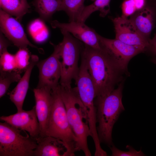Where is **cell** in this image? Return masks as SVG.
Listing matches in <instances>:
<instances>
[{
    "instance_id": "cell-25",
    "label": "cell",
    "mask_w": 156,
    "mask_h": 156,
    "mask_svg": "<svg viewBox=\"0 0 156 156\" xmlns=\"http://www.w3.org/2000/svg\"><path fill=\"white\" fill-rule=\"evenodd\" d=\"M111 151L112 156H142L145 155L142 151L141 149L138 151L130 145L126 146L129 151H123L117 148L113 144L109 146Z\"/></svg>"
},
{
    "instance_id": "cell-6",
    "label": "cell",
    "mask_w": 156,
    "mask_h": 156,
    "mask_svg": "<svg viewBox=\"0 0 156 156\" xmlns=\"http://www.w3.org/2000/svg\"><path fill=\"white\" fill-rule=\"evenodd\" d=\"M7 123H0V156H33L36 140Z\"/></svg>"
},
{
    "instance_id": "cell-1",
    "label": "cell",
    "mask_w": 156,
    "mask_h": 156,
    "mask_svg": "<svg viewBox=\"0 0 156 156\" xmlns=\"http://www.w3.org/2000/svg\"><path fill=\"white\" fill-rule=\"evenodd\" d=\"M81 53L94 85L95 98L109 94L120 81L123 73L102 47L95 49L84 44Z\"/></svg>"
},
{
    "instance_id": "cell-5",
    "label": "cell",
    "mask_w": 156,
    "mask_h": 156,
    "mask_svg": "<svg viewBox=\"0 0 156 156\" xmlns=\"http://www.w3.org/2000/svg\"><path fill=\"white\" fill-rule=\"evenodd\" d=\"M60 30L63 38L60 42L59 60L61 76L59 83L63 87H70L72 80L75 81L79 73L78 61L83 45L69 32Z\"/></svg>"
},
{
    "instance_id": "cell-20",
    "label": "cell",
    "mask_w": 156,
    "mask_h": 156,
    "mask_svg": "<svg viewBox=\"0 0 156 156\" xmlns=\"http://www.w3.org/2000/svg\"><path fill=\"white\" fill-rule=\"evenodd\" d=\"M111 0H95L90 5L85 6L77 22L84 23L93 12L99 11L101 16L104 17L110 11L109 3Z\"/></svg>"
},
{
    "instance_id": "cell-18",
    "label": "cell",
    "mask_w": 156,
    "mask_h": 156,
    "mask_svg": "<svg viewBox=\"0 0 156 156\" xmlns=\"http://www.w3.org/2000/svg\"><path fill=\"white\" fill-rule=\"evenodd\" d=\"M1 9L19 21L29 11L30 7L27 0H0Z\"/></svg>"
},
{
    "instance_id": "cell-3",
    "label": "cell",
    "mask_w": 156,
    "mask_h": 156,
    "mask_svg": "<svg viewBox=\"0 0 156 156\" xmlns=\"http://www.w3.org/2000/svg\"><path fill=\"white\" fill-rule=\"evenodd\" d=\"M122 82L107 95L96 97L97 130L101 143L109 146L113 144V126L121 113L125 110L122 102Z\"/></svg>"
},
{
    "instance_id": "cell-13",
    "label": "cell",
    "mask_w": 156,
    "mask_h": 156,
    "mask_svg": "<svg viewBox=\"0 0 156 156\" xmlns=\"http://www.w3.org/2000/svg\"><path fill=\"white\" fill-rule=\"evenodd\" d=\"M0 119L16 129L27 132L35 140L40 136V126L35 106L30 110H23L13 114L3 116Z\"/></svg>"
},
{
    "instance_id": "cell-2",
    "label": "cell",
    "mask_w": 156,
    "mask_h": 156,
    "mask_svg": "<svg viewBox=\"0 0 156 156\" xmlns=\"http://www.w3.org/2000/svg\"><path fill=\"white\" fill-rule=\"evenodd\" d=\"M60 89L68 121L76 138V151H83L86 156H91L87 142L90 136L87 116L76 87H64L60 85Z\"/></svg>"
},
{
    "instance_id": "cell-10",
    "label": "cell",
    "mask_w": 156,
    "mask_h": 156,
    "mask_svg": "<svg viewBox=\"0 0 156 156\" xmlns=\"http://www.w3.org/2000/svg\"><path fill=\"white\" fill-rule=\"evenodd\" d=\"M111 20L114 27L115 38L127 44L138 47L144 52L147 50L150 40L145 38L140 33L129 19L122 15Z\"/></svg>"
},
{
    "instance_id": "cell-30",
    "label": "cell",
    "mask_w": 156,
    "mask_h": 156,
    "mask_svg": "<svg viewBox=\"0 0 156 156\" xmlns=\"http://www.w3.org/2000/svg\"><path fill=\"white\" fill-rule=\"evenodd\" d=\"M151 3L156 7V0H150Z\"/></svg>"
},
{
    "instance_id": "cell-7",
    "label": "cell",
    "mask_w": 156,
    "mask_h": 156,
    "mask_svg": "<svg viewBox=\"0 0 156 156\" xmlns=\"http://www.w3.org/2000/svg\"><path fill=\"white\" fill-rule=\"evenodd\" d=\"M75 81L79 95L85 109L88 123L90 125H95L96 123L95 88L86 61L82 57L79 73Z\"/></svg>"
},
{
    "instance_id": "cell-27",
    "label": "cell",
    "mask_w": 156,
    "mask_h": 156,
    "mask_svg": "<svg viewBox=\"0 0 156 156\" xmlns=\"http://www.w3.org/2000/svg\"><path fill=\"white\" fill-rule=\"evenodd\" d=\"M10 45V43L5 38L3 34L0 31V55L7 51V48Z\"/></svg>"
},
{
    "instance_id": "cell-15",
    "label": "cell",
    "mask_w": 156,
    "mask_h": 156,
    "mask_svg": "<svg viewBox=\"0 0 156 156\" xmlns=\"http://www.w3.org/2000/svg\"><path fill=\"white\" fill-rule=\"evenodd\" d=\"M129 19L140 33L150 40L149 36L156 20V7L150 3L136 11L131 16Z\"/></svg>"
},
{
    "instance_id": "cell-23",
    "label": "cell",
    "mask_w": 156,
    "mask_h": 156,
    "mask_svg": "<svg viewBox=\"0 0 156 156\" xmlns=\"http://www.w3.org/2000/svg\"><path fill=\"white\" fill-rule=\"evenodd\" d=\"M0 56V71L10 72L16 70L14 55L6 51Z\"/></svg>"
},
{
    "instance_id": "cell-31",
    "label": "cell",
    "mask_w": 156,
    "mask_h": 156,
    "mask_svg": "<svg viewBox=\"0 0 156 156\" xmlns=\"http://www.w3.org/2000/svg\"><path fill=\"white\" fill-rule=\"evenodd\" d=\"M152 61L154 64H156V58L153 59L152 60Z\"/></svg>"
},
{
    "instance_id": "cell-14",
    "label": "cell",
    "mask_w": 156,
    "mask_h": 156,
    "mask_svg": "<svg viewBox=\"0 0 156 156\" xmlns=\"http://www.w3.org/2000/svg\"><path fill=\"white\" fill-rule=\"evenodd\" d=\"M35 100L36 111L39 123L40 136H46L51 108L52 89L47 88L36 87L33 90Z\"/></svg>"
},
{
    "instance_id": "cell-8",
    "label": "cell",
    "mask_w": 156,
    "mask_h": 156,
    "mask_svg": "<svg viewBox=\"0 0 156 156\" xmlns=\"http://www.w3.org/2000/svg\"><path fill=\"white\" fill-rule=\"evenodd\" d=\"M54 47L53 53L46 59L36 64L39 71V81L37 87L47 88L53 89L59 85L61 76L59 63L61 45L52 44Z\"/></svg>"
},
{
    "instance_id": "cell-16",
    "label": "cell",
    "mask_w": 156,
    "mask_h": 156,
    "mask_svg": "<svg viewBox=\"0 0 156 156\" xmlns=\"http://www.w3.org/2000/svg\"><path fill=\"white\" fill-rule=\"evenodd\" d=\"M36 140L37 146L33 156H70L65 143L57 138L47 136Z\"/></svg>"
},
{
    "instance_id": "cell-17",
    "label": "cell",
    "mask_w": 156,
    "mask_h": 156,
    "mask_svg": "<svg viewBox=\"0 0 156 156\" xmlns=\"http://www.w3.org/2000/svg\"><path fill=\"white\" fill-rule=\"evenodd\" d=\"M38 62V57L32 56L23 75L16 86L9 93L10 99L16 107L17 112L23 110V105L29 88L31 72L33 67Z\"/></svg>"
},
{
    "instance_id": "cell-11",
    "label": "cell",
    "mask_w": 156,
    "mask_h": 156,
    "mask_svg": "<svg viewBox=\"0 0 156 156\" xmlns=\"http://www.w3.org/2000/svg\"><path fill=\"white\" fill-rule=\"evenodd\" d=\"M19 22L0 8V31L19 48H27L28 46L37 48L28 40Z\"/></svg>"
},
{
    "instance_id": "cell-26",
    "label": "cell",
    "mask_w": 156,
    "mask_h": 156,
    "mask_svg": "<svg viewBox=\"0 0 156 156\" xmlns=\"http://www.w3.org/2000/svg\"><path fill=\"white\" fill-rule=\"evenodd\" d=\"M122 15L127 17L131 16L136 11L133 0H125L122 6Z\"/></svg>"
},
{
    "instance_id": "cell-4",
    "label": "cell",
    "mask_w": 156,
    "mask_h": 156,
    "mask_svg": "<svg viewBox=\"0 0 156 156\" xmlns=\"http://www.w3.org/2000/svg\"><path fill=\"white\" fill-rule=\"evenodd\" d=\"M51 108L46 133L62 140L67 146L70 156L76 152V139L70 125L66 108L61 96L60 84L52 89Z\"/></svg>"
},
{
    "instance_id": "cell-22",
    "label": "cell",
    "mask_w": 156,
    "mask_h": 156,
    "mask_svg": "<svg viewBox=\"0 0 156 156\" xmlns=\"http://www.w3.org/2000/svg\"><path fill=\"white\" fill-rule=\"evenodd\" d=\"M21 78L20 73L17 70L10 72L0 71V98L5 94L11 83L18 81Z\"/></svg>"
},
{
    "instance_id": "cell-32",
    "label": "cell",
    "mask_w": 156,
    "mask_h": 156,
    "mask_svg": "<svg viewBox=\"0 0 156 156\" xmlns=\"http://www.w3.org/2000/svg\"><path fill=\"white\" fill-rule=\"evenodd\" d=\"M91 0L94 1L95 0Z\"/></svg>"
},
{
    "instance_id": "cell-24",
    "label": "cell",
    "mask_w": 156,
    "mask_h": 156,
    "mask_svg": "<svg viewBox=\"0 0 156 156\" xmlns=\"http://www.w3.org/2000/svg\"><path fill=\"white\" fill-rule=\"evenodd\" d=\"M14 55L17 69L19 70L26 69L30 61L29 54L27 48H19Z\"/></svg>"
},
{
    "instance_id": "cell-21",
    "label": "cell",
    "mask_w": 156,
    "mask_h": 156,
    "mask_svg": "<svg viewBox=\"0 0 156 156\" xmlns=\"http://www.w3.org/2000/svg\"><path fill=\"white\" fill-rule=\"evenodd\" d=\"M85 0H62L60 11L65 12L69 22L77 21L83 10Z\"/></svg>"
},
{
    "instance_id": "cell-28",
    "label": "cell",
    "mask_w": 156,
    "mask_h": 156,
    "mask_svg": "<svg viewBox=\"0 0 156 156\" xmlns=\"http://www.w3.org/2000/svg\"><path fill=\"white\" fill-rule=\"evenodd\" d=\"M147 50L149 51L153 55H156V33L153 38L149 40Z\"/></svg>"
},
{
    "instance_id": "cell-12",
    "label": "cell",
    "mask_w": 156,
    "mask_h": 156,
    "mask_svg": "<svg viewBox=\"0 0 156 156\" xmlns=\"http://www.w3.org/2000/svg\"><path fill=\"white\" fill-rule=\"evenodd\" d=\"M50 23L53 28H58L71 33L75 38L87 45L95 49L101 48L99 35L84 23L77 21L62 23L57 20L51 21Z\"/></svg>"
},
{
    "instance_id": "cell-29",
    "label": "cell",
    "mask_w": 156,
    "mask_h": 156,
    "mask_svg": "<svg viewBox=\"0 0 156 156\" xmlns=\"http://www.w3.org/2000/svg\"><path fill=\"white\" fill-rule=\"evenodd\" d=\"M137 11L141 10L146 5V0H133Z\"/></svg>"
},
{
    "instance_id": "cell-19",
    "label": "cell",
    "mask_w": 156,
    "mask_h": 156,
    "mask_svg": "<svg viewBox=\"0 0 156 156\" xmlns=\"http://www.w3.org/2000/svg\"><path fill=\"white\" fill-rule=\"evenodd\" d=\"M62 0H34L33 5L40 18L49 20L53 15L59 11Z\"/></svg>"
},
{
    "instance_id": "cell-9",
    "label": "cell",
    "mask_w": 156,
    "mask_h": 156,
    "mask_svg": "<svg viewBox=\"0 0 156 156\" xmlns=\"http://www.w3.org/2000/svg\"><path fill=\"white\" fill-rule=\"evenodd\" d=\"M101 47L111 56L123 73L127 70V65L134 56L144 51L136 47L127 44L117 39H110L99 35Z\"/></svg>"
}]
</instances>
